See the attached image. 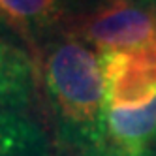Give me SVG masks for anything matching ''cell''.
<instances>
[{
  "label": "cell",
  "mask_w": 156,
  "mask_h": 156,
  "mask_svg": "<svg viewBox=\"0 0 156 156\" xmlns=\"http://www.w3.org/2000/svg\"><path fill=\"white\" fill-rule=\"evenodd\" d=\"M105 105L137 107L156 98V51L100 53Z\"/></svg>",
  "instance_id": "obj_3"
},
{
  "label": "cell",
  "mask_w": 156,
  "mask_h": 156,
  "mask_svg": "<svg viewBox=\"0 0 156 156\" xmlns=\"http://www.w3.org/2000/svg\"><path fill=\"white\" fill-rule=\"evenodd\" d=\"M152 2H154V4H156V0H152Z\"/></svg>",
  "instance_id": "obj_11"
},
{
  "label": "cell",
  "mask_w": 156,
  "mask_h": 156,
  "mask_svg": "<svg viewBox=\"0 0 156 156\" xmlns=\"http://www.w3.org/2000/svg\"><path fill=\"white\" fill-rule=\"evenodd\" d=\"M100 2H104V0H70V4L73 6V9L77 12V6H85V8H96Z\"/></svg>",
  "instance_id": "obj_9"
},
{
  "label": "cell",
  "mask_w": 156,
  "mask_h": 156,
  "mask_svg": "<svg viewBox=\"0 0 156 156\" xmlns=\"http://www.w3.org/2000/svg\"><path fill=\"white\" fill-rule=\"evenodd\" d=\"M147 156H156V137H154V141H152V145H151V149H149Z\"/></svg>",
  "instance_id": "obj_10"
},
{
  "label": "cell",
  "mask_w": 156,
  "mask_h": 156,
  "mask_svg": "<svg viewBox=\"0 0 156 156\" xmlns=\"http://www.w3.org/2000/svg\"><path fill=\"white\" fill-rule=\"evenodd\" d=\"M104 137L130 156H147L156 137V98L137 107L105 105Z\"/></svg>",
  "instance_id": "obj_5"
},
{
  "label": "cell",
  "mask_w": 156,
  "mask_h": 156,
  "mask_svg": "<svg viewBox=\"0 0 156 156\" xmlns=\"http://www.w3.org/2000/svg\"><path fill=\"white\" fill-rule=\"evenodd\" d=\"M0 156H51L49 137L25 113L0 107Z\"/></svg>",
  "instance_id": "obj_7"
},
{
  "label": "cell",
  "mask_w": 156,
  "mask_h": 156,
  "mask_svg": "<svg viewBox=\"0 0 156 156\" xmlns=\"http://www.w3.org/2000/svg\"><path fill=\"white\" fill-rule=\"evenodd\" d=\"M100 53L156 51V4L152 0H104L77 13L68 32Z\"/></svg>",
  "instance_id": "obj_2"
},
{
  "label": "cell",
  "mask_w": 156,
  "mask_h": 156,
  "mask_svg": "<svg viewBox=\"0 0 156 156\" xmlns=\"http://www.w3.org/2000/svg\"><path fill=\"white\" fill-rule=\"evenodd\" d=\"M34 81L36 70L30 57L0 38V107L19 111L34 92Z\"/></svg>",
  "instance_id": "obj_6"
},
{
  "label": "cell",
  "mask_w": 156,
  "mask_h": 156,
  "mask_svg": "<svg viewBox=\"0 0 156 156\" xmlns=\"http://www.w3.org/2000/svg\"><path fill=\"white\" fill-rule=\"evenodd\" d=\"M51 104L77 143L104 139L105 85L100 57L70 34L51 40L40 58Z\"/></svg>",
  "instance_id": "obj_1"
},
{
  "label": "cell",
  "mask_w": 156,
  "mask_h": 156,
  "mask_svg": "<svg viewBox=\"0 0 156 156\" xmlns=\"http://www.w3.org/2000/svg\"><path fill=\"white\" fill-rule=\"evenodd\" d=\"M75 17L70 0H0V21L30 43L60 28L68 30Z\"/></svg>",
  "instance_id": "obj_4"
},
{
  "label": "cell",
  "mask_w": 156,
  "mask_h": 156,
  "mask_svg": "<svg viewBox=\"0 0 156 156\" xmlns=\"http://www.w3.org/2000/svg\"><path fill=\"white\" fill-rule=\"evenodd\" d=\"M79 145V152L81 156H130L126 152H122L119 151L117 147H113V145H109L104 139H100V141H94V143H77Z\"/></svg>",
  "instance_id": "obj_8"
}]
</instances>
